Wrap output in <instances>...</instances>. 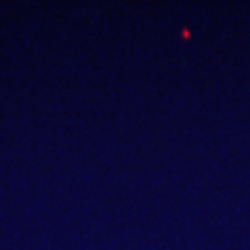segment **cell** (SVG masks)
<instances>
[]
</instances>
